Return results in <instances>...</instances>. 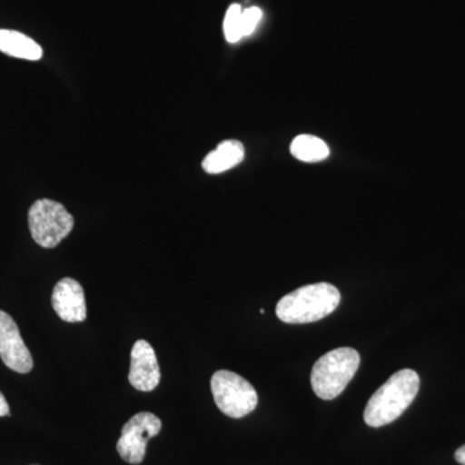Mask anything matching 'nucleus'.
<instances>
[{"instance_id": "1", "label": "nucleus", "mask_w": 465, "mask_h": 465, "mask_svg": "<svg viewBox=\"0 0 465 465\" xmlns=\"http://www.w3.org/2000/svg\"><path fill=\"white\" fill-rule=\"evenodd\" d=\"M419 388L420 378L414 370H401L391 375L367 403L365 423L372 428L393 423L414 402Z\"/></svg>"}, {"instance_id": "2", "label": "nucleus", "mask_w": 465, "mask_h": 465, "mask_svg": "<svg viewBox=\"0 0 465 465\" xmlns=\"http://www.w3.org/2000/svg\"><path fill=\"white\" fill-rule=\"evenodd\" d=\"M341 295L331 283L307 284L292 291L278 302L275 313L284 323L316 322L332 313L341 304Z\"/></svg>"}, {"instance_id": "3", "label": "nucleus", "mask_w": 465, "mask_h": 465, "mask_svg": "<svg viewBox=\"0 0 465 465\" xmlns=\"http://www.w3.org/2000/svg\"><path fill=\"white\" fill-rule=\"evenodd\" d=\"M361 357L356 349L338 348L324 354L312 370V388L320 399L330 401L341 396L356 375Z\"/></svg>"}, {"instance_id": "4", "label": "nucleus", "mask_w": 465, "mask_h": 465, "mask_svg": "<svg viewBox=\"0 0 465 465\" xmlns=\"http://www.w3.org/2000/svg\"><path fill=\"white\" fill-rule=\"evenodd\" d=\"M29 228L43 249H54L74 228V217L56 201L39 200L30 207Z\"/></svg>"}, {"instance_id": "5", "label": "nucleus", "mask_w": 465, "mask_h": 465, "mask_svg": "<svg viewBox=\"0 0 465 465\" xmlns=\"http://www.w3.org/2000/svg\"><path fill=\"white\" fill-rule=\"evenodd\" d=\"M211 391L220 411L231 418H244L258 406L255 388L246 379L228 370H220L213 375Z\"/></svg>"}, {"instance_id": "6", "label": "nucleus", "mask_w": 465, "mask_h": 465, "mask_svg": "<svg viewBox=\"0 0 465 465\" xmlns=\"http://www.w3.org/2000/svg\"><path fill=\"white\" fill-rule=\"evenodd\" d=\"M162 430V421L152 412H139L122 428V436L116 450L124 461L140 464L145 458L148 440L157 436Z\"/></svg>"}, {"instance_id": "7", "label": "nucleus", "mask_w": 465, "mask_h": 465, "mask_svg": "<svg viewBox=\"0 0 465 465\" xmlns=\"http://www.w3.org/2000/svg\"><path fill=\"white\" fill-rule=\"evenodd\" d=\"M0 358L8 369L20 374L33 370L32 354L21 338L16 322L3 311H0Z\"/></svg>"}, {"instance_id": "8", "label": "nucleus", "mask_w": 465, "mask_h": 465, "mask_svg": "<svg viewBox=\"0 0 465 465\" xmlns=\"http://www.w3.org/2000/svg\"><path fill=\"white\" fill-rule=\"evenodd\" d=\"M128 381L134 390L152 391L161 381L157 354L146 341L134 342L131 351V367Z\"/></svg>"}, {"instance_id": "9", "label": "nucleus", "mask_w": 465, "mask_h": 465, "mask_svg": "<svg viewBox=\"0 0 465 465\" xmlns=\"http://www.w3.org/2000/svg\"><path fill=\"white\" fill-rule=\"evenodd\" d=\"M52 307L65 322H84L87 318V307L82 284L69 277L58 281L52 292Z\"/></svg>"}, {"instance_id": "10", "label": "nucleus", "mask_w": 465, "mask_h": 465, "mask_svg": "<svg viewBox=\"0 0 465 465\" xmlns=\"http://www.w3.org/2000/svg\"><path fill=\"white\" fill-rule=\"evenodd\" d=\"M244 159V146L237 140H226L213 152L208 153L202 162L207 173L217 174L232 170Z\"/></svg>"}, {"instance_id": "11", "label": "nucleus", "mask_w": 465, "mask_h": 465, "mask_svg": "<svg viewBox=\"0 0 465 465\" xmlns=\"http://www.w3.org/2000/svg\"><path fill=\"white\" fill-rule=\"evenodd\" d=\"M0 52L27 61H38L43 56L41 45L16 30L0 29Z\"/></svg>"}, {"instance_id": "12", "label": "nucleus", "mask_w": 465, "mask_h": 465, "mask_svg": "<svg viewBox=\"0 0 465 465\" xmlns=\"http://www.w3.org/2000/svg\"><path fill=\"white\" fill-rule=\"evenodd\" d=\"M291 154L305 163H318L330 157V149L322 139L312 134H300L290 146Z\"/></svg>"}, {"instance_id": "13", "label": "nucleus", "mask_w": 465, "mask_h": 465, "mask_svg": "<svg viewBox=\"0 0 465 465\" xmlns=\"http://www.w3.org/2000/svg\"><path fill=\"white\" fill-rule=\"evenodd\" d=\"M242 7L240 5H232L225 15L224 34L226 41L237 43L242 38Z\"/></svg>"}, {"instance_id": "14", "label": "nucleus", "mask_w": 465, "mask_h": 465, "mask_svg": "<svg viewBox=\"0 0 465 465\" xmlns=\"http://www.w3.org/2000/svg\"><path fill=\"white\" fill-rule=\"evenodd\" d=\"M262 11L258 7H251L242 12V35H251L255 32L259 21L262 20Z\"/></svg>"}, {"instance_id": "15", "label": "nucleus", "mask_w": 465, "mask_h": 465, "mask_svg": "<svg viewBox=\"0 0 465 465\" xmlns=\"http://www.w3.org/2000/svg\"><path fill=\"white\" fill-rule=\"evenodd\" d=\"M9 415V406L7 400H5V397L3 396L2 391H0V418L2 416H8Z\"/></svg>"}, {"instance_id": "16", "label": "nucleus", "mask_w": 465, "mask_h": 465, "mask_svg": "<svg viewBox=\"0 0 465 465\" xmlns=\"http://www.w3.org/2000/svg\"><path fill=\"white\" fill-rule=\"evenodd\" d=\"M455 459H457L459 464L465 465V445L457 450V452H455Z\"/></svg>"}, {"instance_id": "17", "label": "nucleus", "mask_w": 465, "mask_h": 465, "mask_svg": "<svg viewBox=\"0 0 465 465\" xmlns=\"http://www.w3.org/2000/svg\"><path fill=\"white\" fill-rule=\"evenodd\" d=\"M33 465H38V464H33Z\"/></svg>"}]
</instances>
